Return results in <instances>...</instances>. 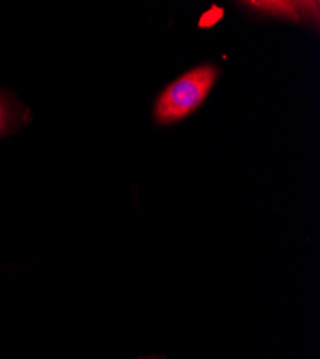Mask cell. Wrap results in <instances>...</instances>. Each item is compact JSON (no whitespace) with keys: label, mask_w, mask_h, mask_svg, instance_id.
Wrapping results in <instances>:
<instances>
[{"label":"cell","mask_w":320,"mask_h":359,"mask_svg":"<svg viewBox=\"0 0 320 359\" xmlns=\"http://www.w3.org/2000/svg\"><path fill=\"white\" fill-rule=\"evenodd\" d=\"M220 69L216 65H200L171 82L155 102V119L161 126L180 123L206 101L216 85Z\"/></svg>","instance_id":"obj_1"},{"label":"cell","mask_w":320,"mask_h":359,"mask_svg":"<svg viewBox=\"0 0 320 359\" xmlns=\"http://www.w3.org/2000/svg\"><path fill=\"white\" fill-rule=\"evenodd\" d=\"M16 121V115L9 100L0 93V137L12 130Z\"/></svg>","instance_id":"obj_2"}]
</instances>
